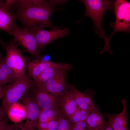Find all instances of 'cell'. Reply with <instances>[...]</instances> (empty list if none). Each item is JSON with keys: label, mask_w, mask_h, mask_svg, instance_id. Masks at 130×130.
<instances>
[{"label": "cell", "mask_w": 130, "mask_h": 130, "mask_svg": "<svg viewBox=\"0 0 130 130\" xmlns=\"http://www.w3.org/2000/svg\"><path fill=\"white\" fill-rule=\"evenodd\" d=\"M66 0H17L11 7L10 13L28 30L59 27L51 22L50 17L57 10L56 6L63 5Z\"/></svg>", "instance_id": "cell-1"}, {"label": "cell", "mask_w": 130, "mask_h": 130, "mask_svg": "<svg viewBox=\"0 0 130 130\" xmlns=\"http://www.w3.org/2000/svg\"><path fill=\"white\" fill-rule=\"evenodd\" d=\"M85 7V12L84 17H88L92 20L94 24L96 34L103 38L105 44L104 47L105 49L110 48L105 32L102 29L101 23L102 17L107 10H111L113 8L114 1L106 0H83Z\"/></svg>", "instance_id": "cell-2"}, {"label": "cell", "mask_w": 130, "mask_h": 130, "mask_svg": "<svg viewBox=\"0 0 130 130\" xmlns=\"http://www.w3.org/2000/svg\"><path fill=\"white\" fill-rule=\"evenodd\" d=\"M33 86V80L29 75H26L4 86L5 94L1 106L3 110L7 114L11 106L17 102Z\"/></svg>", "instance_id": "cell-3"}, {"label": "cell", "mask_w": 130, "mask_h": 130, "mask_svg": "<svg viewBox=\"0 0 130 130\" xmlns=\"http://www.w3.org/2000/svg\"><path fill=\"white\" fill-rule=\"evenodd\" d=\"M16 44L13 38L10 41L2 44V47L6 52L5 57L6 63L13 71L17 78H21L26 75V69L27 64Z\"/></svg>", "instance_id": "cell-4"}, {"label": "cell", "mask_w": 130, "mask_h": 130, "mask_svg": "<svg viewBox=\"0 0 130 130\" xmlns=\"http://www.w3.org/2000/svg\"><path fill=\"white\" fill-rule=\"evenodd\" d=\"M116 20L111 23L110 26L114 28V31L110 36L107 38L109 40L117 32L122 31L126 33L130 31V2L125 0H116L113 4Z\"/></svg>", "instance_id": "cell-5"}, {"label": "cell", "mask_w": 130, "mask_h": 130, "mask_svg": "<svg viewBox=\"0 0 130 130\" xmlns=\"http://www.w3.org/2000/svg\"><path fill=\"white\" fill-rule=\"evenodd\" d=\"M12 35L16 43L21 47L24 51L30 54L35 59L40 58L41 51L35 39L29 30L21 28L15 23L12 25Z\"/></svg>", "instance_id": "cell-6"}, {"label": "cell", "mask_w": 130, "mask_h": 130, "mask_svg": "<svg viewBox=\"0 0 130 130\" xmlns=\"http://www.w3.org/2000/svg\"><path fill=\"white\" fill-rule=\"evenodd\" d=\"M70 70H60L52 78L42 85L35 88L36 90L48 92L56 97L63 95L69 88L66 81V73Z\"/></svg>", "instance_id": "cell-7"}, {"label": "cell", "mask_w": 130, "mask_h": 130, "mask_svg": "<svg viewBox=\"0 0 130 130\" xmlns=\"http://www.w3.org/2000/svg\"><path fill=\"white\" fill-rule=\"evenodd\" d=\"M61 27L50 30L36 28L28 30L35 38L41 51L45 46L55 40L66 37L70 32L68 28Z\"/></svg>", "instance_id": "cell-8"}, {"label": "cell", "mask_w": 130, "mask_h": 130, "mask_svg": "<svg viewBox=\"0 0 130 130\" xmlns=\"http://www.w3.org/2000/svg\"><path fill=\"white\" fill-rule=\"evenodd\" d=\"M69 90L78 107L90 112L97 108L93 100L94 91L87 89L83 93L70 84Z\"/></svg>", "instance_id": "cell-9"}, {"label": "cell", "mask_w": 130, "mask_h": 130, "mask_svg": "<svg viewBox=\"0 0 130 130\" xmlns=\"http://www.w3.org/2000/svg\"><path fill=\"white\" fill-rule=\"evenodd\" d=\"M21 99L26 112V120L24 126L28 130H36L35 129L40 110L32 96H23Z\"/></svg>", "instance_id": "cell-10"}, {"label": "cell", "mask_w": 130, "mask_h": 130, "mask_svg": "<svg viewBox=\"0 0 130 130\" xmlns=\"http://www.w3.org/2000/svg\"><path fill=\"white\" fill-rule=\"evenodd\" d=\"M52 66L70 70L73 68L72 65L68 64L56 63L50 61H46L43 60L41 57L30 61L28 63L27 67L29 75L33 79L38 77L46 69Z\"/></svg>", "instance_id": "cell-11"}, {"label": "cell", "mask_w": 130, "mask_h": 130, "mask_svg": "<svg viewBox=\"0 0 130 130\" xmlns=\"http://www.w3.org/2000/svg\"><path fill=\"white\" fill-rule=\"evenodd\" d=\"M14 0H7L0 5V30L6 32L12 35V26L16 19L10 13Z\"/></svg>", "instance_id": "cell-12"}, {"label": "cell", "mask_w": 130, "mask_h": 130, "mask_svg": "<svg viewBox=\"0 0 130 130\" xmlns=\"http://www.w3.org/2000/svg\"><path fill=\"white\" fill-rule=\"evenodd\" d=\"M121 103L123 107L122 113L117 114L109 113L106 116L113 130H130L127 124L128 105L125 99H122Z\"/></svg>", "instance_id": "cell-13"}, {"label": "cell", "mask_w": 130, "mask_h": 130, "mask_svg": "<svg viewBox=\"0 0 130 130\" xmlns=\"http://www.w3.org/2000/svg\"><path fill=\"white\" fill-rule=\"evenodd\" d=\"M33 92V98L40 110L59 108L56 97L48 92L35 89Z\"/></svg>", "instance_id": "cell-14"}, {"label": "cell", "mask_w": 130, "mask_h": 130, "mask_svg": "<svg viewBox=\"0 0 130 130\" xmlns=\"http://www.w3.org/2000/svg\"><path fill=\"white\" fill-rule=\"evenodd\" d=\"M69 89L62 95L56 97L59 108L67 119L78 107Z\"/></svg>", "instance_id": "cell-15"}, {"label": "cell", "mask_w": 130, "mask_h": 130, "mask_svg": "<svg viewBox=\"0 0 130 130\" xmlns=\"http://www.w3.org/2000/svg\"><path fill=\"white\" fill-rule=\"evenodd\" d=\"M86 122L89 130H104L107 123L98 108L91 112Z\"/></svg>", "instance_id": "cell-16"}, {"label": "cell", "mask_w": 130, "mask_h": 130, "mask_svg": "<svg viewBox=\"0 0 130 130\" xmlns=\"http://www.w3.org/2000/svg\"><path fill=\"white\" fill-rule=\"evenodd\" d=\"M17 79L13 71L6 63L5 57L0 53V86L12 83Z\"/></svg>", "instance_id": "cell-17"}, {"label": "cell", "mask_w": 130, "mask_h": 130, "mask_svg": "<svg viewBox=\"0 0 130 130\" xmlns=\"http://www.w3.org/2000/svg\"><path fill=\"white\" fill-rule=\"evenodd\" d=\"M7 114L12 121L17 123L26 118V112L24 105L17 102L11 106Z\"/></svg>", "instance_id": "cell-18"}, {"label": "cell", "mask_w": 130, "mask_h": 130, "mask_svg": "<svg viewBox=\"0 0 130 130\" xmlns=\"http://www.w3.org/2000/svg\"><path fill=\"white\" fill-rule=\"evenodd\" d=\"M62 69L67 68H61L55 66L50 67L46 68L36 78L32 79L33 86L36 88L42 85Z\"/></svg>", "instance_id": "cell-19"}, {"label": "cell", "mask_w": 130, "mask_h": 130, "mask_svg": "<svg viewBox=\"0 0 130 130\" xmlns=\"http://www.w3.org/2000/svg\"><path fill=\"white\" fill-rule=\"evenodd\" d=\"M59 108H52L40 110L38 122H48L57 120L59 115Z\"/></svg>", "instance_id": "cell-20"}, {"label": "cell", "mask_w": 130, "mask_h": 130, "mask_svg": "<svg viewBox=\"0 0 130 130\" xmlns=\"http://www.w3.org/2000/svg\"><path fill=\"white\" fill-rule=\"evenodd\" d=\"M91 112L78 107L68 119L71 124L81 122H86Z\"/></svg>", "instance_id": "cell-21"}, {"label": "cell", "mask_w": 130, "mask_h": 130, "mask_svg": "<svg viewBox=\"0 0 130 130\" xmlns=\"http://www.w3.org/2000/svg\"><path fill=\"white\" fill-rule=\"evenodd\" d=\"M58 125L56 130H70V123L59 109L58 117L57 120Z\"/></svg>", "instance_id": "cell-22"}, {"label": "cell", "mask_w": 130, "mask_h": 130, "mask_svg": "<svg viewBox=\"0 0 130 130\" xmlns=\"http://www.w3.org/2000/svg\"><path fill=\"white\" fill-rule=\"evenodd\" d=\"M58 125L57 120L48 122H37L36 126L37 130H56Z\"/></svg>", "instance_id": "cell-23"}, {"label": "cell", "mask_w": 130, "mask_h": 130, "mask_svg": "<svg viewBox=\"0 0 130 130\" xmlns=\"http://www.w3.org/2000/svg\"><path fill=\"white\" fill-rule=\"evenodd\" d=\"M70 130H89L86 122H81L73 124L70 123Z\"/></svg>", "instance_id": "cell-24"}, {"label": "cell", "mask_w": 130, "mask_h": 130, "mask_svg": "<svg viewBox=\"0 0 130 130\" xmlns=\"http://www.w3.org/2000/svg\"><path fill=\"white\" fill-rule=\"evenodd\" d=\"M5 94V90L4 87L0 86V100L3 98Z\"/></svg>", "instance_id": "cell-25"}, {"label": "cell", "mask_w": 130, "mask_h": 130, "mask_svg": "<svg viewBox=\"0 0 130 130\" xmlns=\"http://www.w3.org/2000/svg\"><path fill=\"white\" fill-rule=\"evenodd\" d=\"M7 114L3 110L0 106V119H6Z\"/></svg>", "instance_id": "cell-26"}, {"label": "cell", "mask_w": 130, "mask_h": 130, "mask_svg": "<svg viewBox=\"0 0 130 130\" xmlns=\"http://www.w3.org/2000/svg\"><path fill=\"white\" fill-rule=\"evenodd\" d=\"M104 130H113L108 122H107L106 125Z\"/></svg>", "instance_id": "cell-27"}, {"label": "cell", "mask_w": 130, "mask_h": 130, "mask_svg": "<svg viewBox=\"0 0 130 130\" xmlns=\"http://www.w3.org/2000/svg\"><path fill=\"white\" fill-rule=\"evenodd\" d=\"M6 119H0V125L1 124L6 122Z\"/></svg>", "instance_id": "cell-28"}, {"label": "cell", "mask_w": 130, "mask_h": 130, "mask_svg": "<svg viewBox=\"0 0 130 130\" xmlns=\"http://www.w3.org/2000/svg\"><path fill=\"white\" fill-rule=\"evenodd\" d=\"M24 127H22V126L20 127L21 129V130H28L26 128H25L24 126Z\"/></svg>", "instance_id": "cell-29"}, {"label": "cell", "mask_w": 130, "mask_h": 130, "mask_svg": "<svg viewBox=\"0 0 130 130\" xmlns=\"http://www.w3.org/2000/svg\"><path fill=\"white\" fill-rule=\"evenodd\" d=\"M5 1L3 0H0V5L2 4Z\"/></svg>", "instance_id": "cell-30"}, {"label": "cell", "mask_w": 130, "mask_h": 130, "mask_svg": "<svg viewBox=\"0 0 130 130\" xmlns=\"http://www.w3.org/2000/svg\"><path fill=\"white\" fill-rule=\"evenodd\" d=\"M4 42L3 41L0 39V44H1Z\"/></svg>", "instance_id": "cell-31"}, {"label": "cell", "mask_w": 130, "mask_h": 130, "mask_svg": "<svg viewBox=\"0 0 130 130\" xmlns=\"http://www.w3.org/2000/svg\"><path fill=\"white\" fill-rule=\"evenodd\" d=\"M8 130H12V129L10 127H9Z\"/></svg>", "instance_id": "cell-32"}]
</instances>
